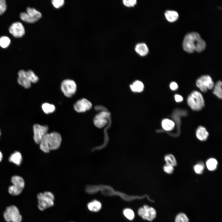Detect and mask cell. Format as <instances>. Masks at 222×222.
Returning <instances> with one entry per match:
<instances>
[{
  "label": "cell",
  "mask_w": 222,
  "mask_h": 222,
  "mask_svg": "<svg viewBox=\"0 0 222 222\" xmlns=\"http://www.w3.org/2000/svg\"><path fill=\"white\" fill-rule=\"evenodd\" d=\"M62 142V137L59 133L53 131L47 133L40 142L39 147L43 152L48 153L51 150H56L60 147Z\"/></svg>",
  "instance_id": "1"
},
{
  "label": "cell",
  "mask_w": 222,
  "mask_h": 222,
  "mask_svg": "<svg viewBox=\"0 0 222 222\" xmlns=\"http://www.w3.org/2000/svg\"><path fill=\"white\" fill-rule=\"evenodd\" d=\"M189 106L193 110L198 111L204 106V102L201 94L199 91H194L189 95L187 99Z\"/></svg>",
  "instance_id": "2"
},
{
  "label": "cell",
  "mask_w": 222,
  "mask_h": 222,
  "mask_svg": "<svg viewBox=\"0 0 222 222\" xmlns=\"http://www.w3.org/2000/svg\"><path fill=\"white\" fill-rule=\"evenodd\" d=\"M37 198L38 208L41 211H43L54 205V196L51 192L46 191L39 193L37 195Z\"/></svg>",
  "instance_id": "3"
},
{
  "label": "cell",
  "mask_w": 222,
  "mask_h": 222,
  "mask_svg": "<svg viewBox=\"0 0 222 222\" xmlns=\"http://www.w3.org/2000/svg\"><path fill=\"white\" fill-rule=\"evenodd\" d=\"M12 185L8 188V191L11 195H19L25 186V182L21 177L18 175L13 176L11 179Z\"/></svg>",
  "instance_id": "4"
},
{
  "label": "cell",
  "mask_w": 222,
  "mask_h": 222,
  "mask_svg": "<svg viewBox=\"0 0 222 222\" xmlns=\"http://www.w3.org/2000/svg\"><path fill=\"white\" fill-rule=\"evenodd\" d=\"M3 217L7 222H21L22 216L18 208L14 205L7 207L3 213Z\"/></svg>",
  "instance_id": "5"
},
{
  "label": "cell",
  "mask_w": 222,
  "mask_h": 222,
  "mask_svg": "<svg viewBox=\"0 0 222 222\" xmlns=\"http://www.w3.org/2000/svg\"><path fill=\"white\" fill-rule=\"evenodd\" d=\"M60 89L65 97L68 98L71 97L75 94L76 91V84L72 80L65 79L61 83Z\"/></svg>",
  "instance_id": "6"
},
{
  "label": "cell",
  "mask_w": 222,
  "mask_h": 222,
  "mask_svg": "<svg viewBox=\"0 0 222 222\" xmlns=\"http://www.w3.org/2000/svg\"><path fill=\"white\" fill-rule=\"evenodd\" d=\"M42 17L41 13L34 8L27 7V13L22 12L20 17L23 21L26 22L32 23L39 20Z\"/></svg>",
  "instance_id": "7"
},
{
  "label": "cell",
  "mask_w": 222,
  "mask_h": 222,
  "mask_svg": "<svg viewBox=\"0 0 222 222\" xmlns=\"http://www.w3.org/2000/svg\"><path fill=\"white\" fill-rule=\"evenodd\" d=\"M196 85L203 92H206L208 89H212L214 86V83L211 77L209 75H203L196 80Z\"/></svg>",
  "instance_id": "8"
},
{
  "label": "cell",
  "mask_w": 222,
  "mask_h": 222,
  "mask_svg": "<svg viewBox=\"0 0 222 222\" xmlns=\"http://www.w3.org/2000/svg\"><path fill=\"white\" fill-rule=\"evenodd\" d=\"M139 216L143 219L149 221L154 220L156 216V211L153 208L149 207L147 205H144L138 210Z\"/></svg>",
  "instance_id": "9"
},
{
  "label": "cell",
  "mask_w": 222,
  "mask_h": 222,
  "mask_svg": "<svg viewBox=\"0 0 222 222\" xmlns=\"http://www.w3.org/2000/svg\"><path fill=\"white\" fill-rule=\"evenodd\" d=\"M48 129L47 125L36 124L33 125V139L36 144H39L43 137L47 133Z\"/></svg>",
  "instance_id": "10"
},
{
  "label": "cell",
  "mask_w": 222,
  "mask_h": 222,
  "mask_svg": "<svg viewBox=\"0 0 222 222\" xmlns=\"http://www.w3.org/2000/svg\"><path fill=\"white\" fill-rule=\"evenodd\" d=\"M110 115V113L107 111L100 112L93 118L94 125L98 128H103L107 124Z\"/></svg>",
  "instance_id": "11"
},
{
  "label": "cell",
  "mask_w": 222,
  "mask_h": 222,
  "mask_svg": "<svg viewBox=\"0 0 222 222\" xmlns=\"http://www.w3.org/2000/svg\"><path fill=\"white\" fill-rule=\"evenodd\" d=\"M91 102L85 98L77 101L74 104V110L79 113H84L89 110L92 107Z\"/></svg>",
  "instance_id": "12"
},
{
  "label": "cell",
  "mask_w": 222,
  "mask_h": 222,
  "mask_svg": "<svg viewBox=\"0 0 222 222\" xmlns=\"http://www.w3.org/2000/svg\"><path fill=\"white\" fill-rule=\"evenodd\" d=\"M195 40L193 32L187 34L185 36L183 46L186 51L192 53L195 50Z\"/></svg>",
  "instance_id": "13"
},
{
  "label": "cell",
  "mask_w": 222,
  "mask_h": 222,
  "mask_svg": "<svg viewBox=\"0 0 222 222\" xmlns=\"http://www.w3.org/2000/svg\"><path fill=\"white\" fill-rule=\"evenodd\" d=\"M10 33L17 38H19L23 36L25 33L24 27L20 22H17L13 23L9 29Z\"/></svg>",
  "instance_id": "14"
},
{
  "label": "cell",
  "mask_w": 222,
  "mask_h": 222,
  "mask_svg": "<svg viewBox=\"0 0 222 222\" xmlns=\"http://www.w3.org/2000/svg\"><path fill=\"white\" fill-rule=\"evenodd\" d=\"M18 83L26 88H30L31 85V82L28 79L26 75V71L21 70L18 73Z\"/></svg>",
  "instance_id": "15"
},
{
  "label": "cell",
  "mask_w": 222,
  "mask_h": 222,
  "mask_svg": "<svg viewBox=\"0 0 222 222\" xmlns=\"http://www.w3.org/2000/svg\"><path fill=\"white\" fill-rule=\"evenodd\" d=\"M195 40V50L198 52L203 51L206 47V43L199 34L197 32H193Z\"/></svg>",
  "instance_id": "16"
},
{
  "label": "cell",
  "mask_w": 222,
  "mask_h": 222,
  "mask_svg": "<svg viewBox=\"0 0 222 222\" xmlns=\"http://www.w3.org/2000/svg\"><path fill=\"white\" fill-rule=\"evenodd\" d=\"M196 135L197 138L199 140L204 141L208 138L209 134L204 127L200 126L196 130Z\"/></svg>",
  "instance_id": "17"
},
{
  "label": "cell",
  "mask_w": 222,
  "mask_h": 222,
  "mask_svg": "<svg viewBox=\"0 0 222 222\" xmlns=\"http://www.w3.org/2000/svg\"><path fill=\"white\" fill-rule=\"evenodd\" d=\"M88 209L93 212L99 211L102 208L101 203L99 201L94 199L89 202L87 205Z\"/></svg>",
  "instance_id": "18"
},
{
  "label": "cell",
  "mask_w": 222,
  "mask_h": 222,
  "mask_svg": "<svg viewBox=\"0 0 222 222\" xmlns=\"http://www.w3.org/2000/svg\"><path fill=\"white\" fill-rule=\"evenodd\" d=\"M135 50L136 52L141 56H146L149 52L148 48L144 43H140L137 44Z\"/></svg>",
  "instance_id": "19"
},
{
  "label": "cell",
  "mask_w": 222,
  "mask_h": 222,
  "mask_svg": "<svg viewBox=\"0 0 222 222\" xmlns=\"http://www.w3.org/2000/svg\"><path fill=\"white\" fill-rule=\"evenodd\" d=\"M9 160L10 162L19 166L22 161V154L19 152L16 151L11 154L9 158Z\"/></svg>",
  "instance_id": "20"
},
{
  "label": "cell",
  "mask_w": 222,
  "mask_h": 222,
  "mask_svg": "<svg viewBox=\"0 0 222 222\" xmlns=\"http://www.w3.org/2000/svg\"><path fill=\"white\" fill-rule=\"evenodd\" d=\"M162 126L164 130L166 131H170L174 128L175 123L173 121L171 120L164 119L162 121Z\"/></svg>",
  "instance_id": "21"
},
{
  "label": "cell",
  "mask_w": 222,
  "mask_h": 222,
  "mask_svg": "<svg viewBox=\"0 0 222 222\" xmlns=\"http://www.w3.org/2000/svg\"><path fill=\"white\" fill-rule=\"evenodd\" d=\"M165 14L166 19L170 22L175 21L179 17L178 13L174 10H167L165 11Z\"/></svg>",
  "instance_id": "22"
},
{
  "label": "cell",
  "mask_w": 222,
  "mask_h": 222,
  "mask_svg": "<svg viewBox=\"0 0 222 222\" xmlns=\"http://www.w3.org/2000/svg\"><path fill=\"white\" fill-rule=\"evenodd\" d=\"M131 90L134 92H142L144 88L143 83L141 81L136 80L131 84Z\"/></svg>",
  "instance_id": "23"
},
{
  "label": "cell",
  "mask_w": 222,
  "mask_h": 222,
  "mask_svg": "<svg viewBox=\"0 0 222 222\" xmlns=\"http://www.w3.org/2000/svg\"><path fill=\"white\" fill-rule=\"evenodd\" d=\"M41 107L43 112L46 114L52 113L56 109L55 106L54 105L48 103L43 104Z\"/></svg>",
  "instance_id": "24"
},
{
  "label": "cell",
  "mask_w": 222,
  "mask_h": 222,
  "mask_svg": "<svg viewBox=\"0 0 222 222\" xmlns=\"http://www.w3.org/2000/svg\"><path fill=\"white\" fill-rule=\"evenodd\" d=\"M222 82L221 81H218L215 85L213 90V93L220 99H222Z\"/></svg>",
  "instance_id": "25"
},
{
  "label": "cell",
  "mask_w": 222,
  "mask_h": 222,
  "mask_svg": "<svg viewBox=\"0 0 222 222\" xmlns=\"http://www.w3.org/2000/svg\"><path fill=\"white\" fill-rule=\"evenodd\" d=\"M218 162L217 160L213 158L208 159L206 162V165L208 169L210 171L215 170L217 167Z\"/></svg>",
  "instance_id": "26"
},
{
  "label": "cell",
  "mask_w": 222,
  "mask_h": 222,
  "mask_svg": "<svg viewBox=\"0 0 222 222\" xmlns=\"http://www.w3.org/2000/svg\"><path fill=\"white\" fill-rule=\"evenodd\" d=\"M164 159L167 164L173 167L177 165V163L175 158L172 154H169L166 155L164 157Z\"/></svg>",
  "instance_id": "27"
},
{
  "label": "cell",
  "mask_w": 222,
  "mask_h": 222,
  "mask_svg": "<svg viewBox=\"0 0 222 222\" xmlns=\"http://www.w3.org/2000/svg\"><path fill=\"white\" fill-rule=\"evenodd\" d=\"M26 75L27 78L31 83H36L39 79L38 76L31 70H29L26 71Z\"/></svg>",
  "instance_id": "28"
},
{
  "label": "cell",
  "mask_w": 222,
  "mask_h": 222,
  "mask_svg": "<svg viewBox=\"0 0 222 222\" xmlns=\"http://www.w3.org/2000/svg\"><path fill=\"white\" fill-rule=\"evenodd\" d=\"M123 214L124 216L128 220H130L134 219L135 214L134 211L131 209L126 208L123 211Z\"/></svg>",
  "instance_id": "29"
},
{
  "label": "cell",
  "mask_w": 222,
  "mask_h": 222,
  "mask_svg": "<svg viewBox=\"0 0 222 222\" xmlns=\"http://www.w3.org/2000/svg\"><path fill=\"white\" fill-rule=\"evenodd\" d=\"M175 222H189V219L185 213H180L176 216Z\"/></svg>",
  "instance_id": "30"
},
{
  "label": "cell",
  "mask_w": 222,
  "mask_h": 222,
  "mask_svg": "<svg viewBox=\"0 0 222 222\" xmlns=\"http://www.w3.org/2000/svg\"><path fill=\"white\" fill-rule=\"evenodd\" d=\"M10 43L9 38L6 36H3L0 38V46L3 48L8 47Z\"/></svg>",
  "instance_id": "31"
},
{
  "label": "cell",
  "mask_w": 222,
  "mask_h": 222,
  "mask_svg": "<svg viewBox=\"0 0 222 222\" xmlns=\"http://www.w3.org/2000/svg\"><path fill=\"white\" fill-rule=\"evenodd\" d=\"M204 165L203 163H199L194 167V170L195 172L197 174H202L204 169Z\"/></svg>",
  "instance_id": "32"
},
{
  "label": "cell",
  "mask_w": 222,
  "mask_h": 222,
  "mask_svg": "<svg viewBox=\"0 0 222 222\" xmlns=\"http://www.w3.org/2000/svg\"><path fill=\"white\" fill-rule=\"evenodd\" d=\"M53 6L56 8H59L62 6L64 4V0H52L51 1Z\"/></svg>",
  "instance_id": "33"
},
{
  "label": "cell",
  "mask_w": 222,
  "mask_h": 222,
  "mask_svg": "<svg viewBox=\"0 0 222 222\" xmlns=\"http://www.w3.org/2000/svg\"><path fill=\"white\" fill-rule=\"evenodd\" d=\"M6 1L5 0H0V15L2 14L6 9Z\"/></svg>",
  "instance_id": "34"
},
{
  "label": "cell",
  "mask_w": 222,
  "mask_h": 222,
  "mask_svg": "<svg viewBox=\"0 0 222 222\" xmlns=\"http://www.w3.org/2000/svg\"><path fill=\"white\" fill-rule=\"evenodd\" d=\"M123 2L125 6L131 7L133 6L136 4L137 1L136 0H123Z\"/></svg>",
  "instance_id": "35"
},
{
  "label": "cell",
  "mask_w": 222,
  "mask_h": 222,
  "mask_svg": "<svg viewBox=\"0 0 222 222\" xmlns=\"http://www.w3.org/2000/svg\"><path fill=\"white\" fill-rule=\"evenodd\" d=\"M163 170L166 173L169 174H171L174 171V167L166 164L163 166Z\"/></svg>",
  "instance_id": "36"
},
{
  "label": "cell",
  "mask_w": 222,
  "mask_h": 222,
  "mask_svg": "<svg viewBox=\"0 0 222 222\" xmlns=\"http://www.w3.org/2000/svg\"><path fill=\"white\" fill-rule=\"evenodd\" d=\"M170 87L171 89L173 91H175L178 89V86L176 82H172L170 84Z\"/></svg>",
  "instance_id": "37"
},
{
  "label": "cell",
  "mask_w": 222,
  "mask_h": 222,
  "mask_svg": "<svg viewBox=\"0 0 222 222\" xmlns=\"http://www.w3.org/2000/svg\"><path fill=\"white\" fill-rule=\"evenodd\" d=\"M174 97L175 101L177 102H180L183 100L182 97L178 94L175 95Z\"/></svg>",
  "instance_id": "38"
},
{
  "label": "cell",
  "mask_w": 222,
  "mask_h": 222,
  "mask_svg": "<svg viewBox=\"0 0 222 222\" xmlns=\"http://www.w3.org/2000/svg\"><path fill=\"white\" fill-rule=\"evenodd\" d=\"M95 109L97 111H101V112L106 111L104 109V108L102 107V106L98 105L96 106L95 107Z\"/></svg>",
  "instance_id": "39"
},
{
  "label": "cell",
  "mask_w": 222,
  "mask_h": 222,
  "mask_svg": "<svg viewBox=\"0 0 222 222\" xmlns=\"http://www.w3.org/2000/svg\"><path fill=\"white\" fill-rule=\"evenodd\" d=\"M3 158V155L2 153L0 151V162L2 161Z\"/></svg>",
  "instance_id": "40"
},
{
  "label": "cell",
  "mask_w": 222,
  "mask_h": 222,
  "mask_svg": "<svg viewBox=\"0 0 222 222\" xmlns=\"http://www.w3.org/2000/svg\"><path fill=\"white\" fill-rule=\"evenodd\" d=\"M1 134V130H0V136Z\"/></svg>",
  "instance_id": "41"
},
{
  "label": "cell",
  "mask_w": 222,
  "mask_h": 222,
  "mask_svg": "<svg viewBox=\"0 0 222 222\" xmlns=\"http://www.w3.org/2000/svg\"></svg>",
  "instance_id": "42"
}]
</instances>
